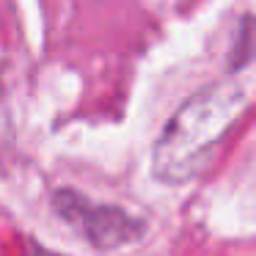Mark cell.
<instances>
[{
	"label": "cell",
	"instance_id": "cell-3",
	"mask_svg": "<svg viewBox=\"0 0 256 256\" xmlns=\"http://www.w3.org/2000/svg\"><path fill=\"white\" fill-rule=\"evenodd\" d=\"M228 58H232V61H228L232 69H242L245 64H248V58H250V17H242V22H240L237 47L232 50Z\"/></svg>",
	"mask_w": 256,
	"mask_h": 256
},
{
	"label": "cell",
	"instance_id": "cell-2",
	"mask_svg": "<svg viewBox=\"0 0 256 256\" xmlns=\"http://www.w3.org/2000/svg\"><path fill=\"white\" fill-rule=\"evenodd\" d=\"M52 204H56L58 215L66 223H72L96 248H116V245H124L130 240L140 237V232H144V220L132 218L127 210L96 204V201L66 188L52 196Z\"/></svg>",
	"mask_w": 256,
	"mask_h": 256
},
{
	"label": "cell",
	"instance_id": "cell-1",
	"mask_svg": "<svg viewBox=\"0 0 256 256\" xmlns=\"http://www.w3.org/2000/svg\"><path fill=\"white\" fill-rule=\"evenodd\" d=\"M248 91L237 80L212 83L193 94L162 127L152 152V171L162 184H182L206 168L215 146L248 110Z\"/></svg>",
	"mask_w": 256,
	"mask_h": 256
}]
</instances>
